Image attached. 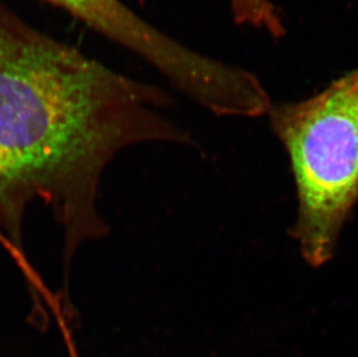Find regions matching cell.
I'll return each mask as SVG.
<instances>
[{
	"mask_svg": "<svg viewBox=\"0 0 358 357\" xmlns=\"http://www.w3.org/2000/svg\"><path fill=\"white\" fill-rule=\"evenodd\" d=\"M167 102L0 6V231L8 243L24 254L22 222L36 201L61 225L66 266L106 236L98 196L109 162L139 143L188 141L158 111Z\"/></svg>",
	"mask_w": 358,
	"mask_h": 357,
	"instance_id": "6da1fadb",
	"label": "cell"
},
{
	"mask_svg": "<svg viewBox=\"0 0 358 357\" xmlns=\"http://www.w3.org/2000/svg\"><path fill=\"white\" fill-rule=\"evenodd\" d=\"M297 189L292 237L310 266L331 261L358 202V68L301 102L271 106Z\"/></svg>",
	"mask_w": 358,
	"mask_h": 357,
	"instance_id": "7a4b0ae2",
	"label": "cell"
},
{
	"mask_svg": "<svg viewBox=\"0 0 358 357\" xmlns=\"http://www.w3.org/2000/svg\"><path fill=\"white\" fill-rule=\"evenodd\" d=\"M49 1L149 62L174 88L206 109L218 107L234 91L237 80L234 65L185 47L143 20L121 0Z\"/></svg>",
	"mask_w": 358,
	"mask_h": 357,
	"instance_id": "3957f363",
	"label": "cell"
},
{
	"mask_svg": "<svg viewBox=\"0 0 358 357\" xmlns=\"http://www.w3.org/2000/svg\"><path fill=\"white\" fill-rule=\"evenodd\" d=\"M231 12L240 26L267 31L273 37L283 36V21L271 0H230Z\"/></svg>",
	"mask_w": 358,
	"mask_h": 357,
	"instance_id": "277c9868",
	"label": "cell"
}]
</instances>
